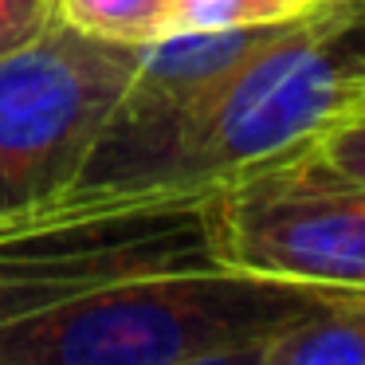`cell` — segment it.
<instances>
[{"label": "cell", "mask_w": 365, "mask_h": 365, "mask_svg": "<svg viewBox=\"0 0 365 365\" xmlns=\"http://www.w3.org/2000/svg\"><path fill=\"white\" fill-rule=\"evenodd\" d=\"M361 103L365 79L334 40L330 0L291 20L228 79L177 114L142 118L114 106L59 205L212 189L314 142Z\"/></svg>", "instance_id": "6da1fadb"}, {"label": "cell", "mask_w": 365, "mask_h": 365, "mask_svg": "<svg viewBox=\"0 0 365 365\" xmlns=\"http://www.w3.org/2000/svg\"><path fill=\"white\" fill-rule=\"evenodd\" d=\"M341 287L252 271H165L0 322V365H263L275 338Z\"/></svg>", "instance_id": "7a4b0ae2"}, {"label": "cell", "mask_w": 365, "mask_h": 365, "mask_svg": "<svg viewBox=\"0 0 365 365\" xmlns=\"http://www.w3.org/2000/svg\"><path fill=\"white\" fill-rule=\"evenodd\" d=\"M212 263V189L51 205L0 220V322Z\"/></svg>", "instance_id": "3957f363"}, {"label": "cell", "mask_w": 365, "mask_h": 365, "mask_svg": "<svg viewBox=\"0 0 365 365\" xmlns=\"http://www.w3.org/2000/svg\"><path fill=\"white\" fill-rule=\"evenodd\" d=\"M138 63L142 48L95 40L59 16L0 56V220L67 197Z\"/></svg>", "instance_id": "277c9868"}, {"label": "cell", "mask_w": 365, "mask_h": 365, "mask_svg": "<svg viewBox=\"0 0 365 365\" xmlns=\"http://www.w3.org/2000/svg\"><path fill=\"white\" fill-rule=\"evenodd\" d=\"M212 236L224 267L365 291V181L318 138L212 185Z\"/></svg>", "instance_id": "5b68a950"}, {"label": "cell", "mask_w": 365, "mask_h": 365, "mask_svg": "<svg viewBox=\"0 0 365 365\" xmlns=\"http://www.w3.org/2000/svg\"><path fill=\"white\" fill-rule=\"evenodd\" d=\"M263 365H365V291H338L271 341Z\"/></svg>", "instance_id": "8992f818"}, {"label": "cell", "mask_w": 365, "mask_h": 365, "mask_svg": "<svg viewBox=\"0 0 365 365\" xmlns=\"http://www.w3.org/2000/svg\"><path fill=\"white\" fill-rule=\"evenodd\" d=\"M56 16L95 40L142 48L173 32V0H56Z\"/></svg>", "instance_id": "52a82bcc"}, {"label": "cell", "mask_w": 365, "mask_h": 365, "mask_svg": "<svg viewBox=\"0 0 365 365\" xmlns=\"http://www.w3.org/2000/svg\"><path fill=\"white\" fill-rule=\"evenodd\" d=\"M322 9V0H173V32L287 24Z\"/></svg>", "instance_id": "ba28073f"}, {"label": "cell", "mask_w": 365, "mask_h": 365, "mask_svg": "<svg viewBox=\"0 0 365 365\" xmlns=\"http://www.w3.org/2000/svg\"><path fill=\"white\" fill-rule=\"evenodd\" d=\"M318 150L349 177L365 181V103L349 110L346 118H338L334 126H326L318 134Z\"/></svg>", "instance_id": "9c48e42d"}, {"label": "cell", "mask_w": 365, "mask_h": 365, "mask_svg": "<svg viewBox=\"0 0 365 365\" xmlns=\"http://www.w3.org/2000/svg\"><path fill=\"white\" fill-rule=\"evenodd\" d=\"M56 20V0H0V56L32 43Z\"/></svg>", "instance_id": "30bf717a"}, {"label": "cell", "mask_w": 365, "mask_h": 365, "mask_svg": "<svg viewBox=\"0 0 365 365\" xmlns=\"http://www.w3.org/2000/svg\"><path fill=\"white\" fill-rule=\"evenodd\" d=\"M341 12H365V0H334Z\"/></svg>", "instance_id": "8fae6325"}, {"label": "cell", "mask_w": 365, "mask_h": 365, "mask_svg": "<svg viewBox=\"0 0 365 365\" xmlns=\"http://www.w3.org/2000/svg\"><path fill=\"white\" fill-rule=\"evenodd\" d=\"M322 4H330V0H322Z\"/></svg>", "instance_id": "7c38bea8"}]
</instances>
